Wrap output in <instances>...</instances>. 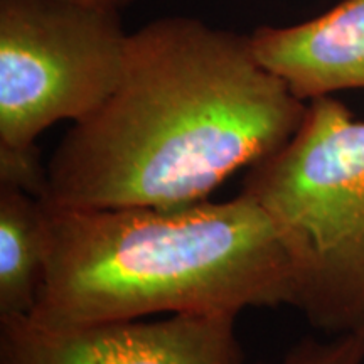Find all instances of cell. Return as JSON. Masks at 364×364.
<instances>
[{"mask_svg":"<svg viewBox=\"0 0 364 364\" xmlns=\"http://www.w3.org/2000/svg\"><path fill=\"white\" fill-rule=\"evenodd\" d=\"M306 112L248 36L162 17L130 34L115 91L59 142L43 199L76 209L206 201L284 147Z\"/></svg>","mask_w":364,"mask_h":364,"instance_id":"obj_1","label":"cell"},{"mask_svg":"<svg viewBox=\"0 0 364 364\" xmlns=\"http://www.w3.org/2000/svg\"><path fill=\"white\" fill-rule=\"evenodd\" d=\"M46 203V201H44ZM51 252L31 321L75 327L152 314L238 316L297 304L277 228L252 196L103 209L46 203Z\"/></svg>","mask_w":364,"mask_h":364,"instance_id":"obj_2","label":"cell"},{"mask_svg":"<svg viewBox=\"0 0 364 364\" xmlns=\"http://www.w3.org/2000/svg\"><path fill=\"white\" fill-rule=\"evenodd\" d=\"M243 191L289 253L295 307L329 334L364 329V120L334 97L307 103L280 150L250 167Z\"/></svg>","mask_w":364,"mask_h":364,"instance_id":"obj_3","label":"cell"},{"mask_svg":"<svg viewBox=\"0 0 364 364\" xmlns=\"http://www.w3.org/2000/svg\"><path fill=\"white\" fill-rule=\"evenodd\" d=\"M120 12L70 0H0V149L97 112L124 75Z\"/></svg>","mask_w":364,"mask_h":364,"instance_id":"obj_4","label":"cell"},{"mask_svg":"<svg viewBox=\"0 0 364 364\" xmlns=\"http://www.w3.org/2000/svg\"><path fill=\"white\" fill-rule=\"evenodd\" d=\"M236 316L44 327L0 317V364H245Z\"/></svg>","mask_w":364,"mask_h":364,"instance_id":"obj_5","label":"cell"},{"mask_svg":"<svg viewBox=\"0 0 364 364\" xmlns=\"http://www.w3.org/2000/svg\"><path fill=\"white\" fill-rule=\"evenodd\" d=\"M248 39L257 61L302 102L364 90V0L300 24L258 27Z\"/></svg>","mask_w":364,"mask_h":364,"instance_id":"obj_6","label":"cell"},{"mask_svg":"<svg viewBox=\"0 0 364 364\" xmlns=\"http://www.w3.org/2000/svg\"><path fill=\"white\" fill-rule=\"evenodd\" d=\"M49 252L51 225L44 199L0 186V317L33 312Z\"/></svg>","mask_w":364,"mask_h":364,"instance_id":"obj_7","label":"cell"},{"mask_svg":"<svg viewBox=\"0 0 364 364\" xmlns=\"http://www.w3.org/2000/svg\"><path fill=\"white\" fill-rule=\"evenodd\" d=\"M279 364H364V329L329 341H302Z\"/></svg>","mask_w":364,"mask_h":364,"instance_id":"obj_8","label":"cell"},{"mask_svg":"<svg viewBox=\"0 0 364 364\" xmlns=\"http://www.w3.org/2000/svg\"><path fill=\"white\" fill-rule=\"evenodd\" d=\"M70 2L80 4L85 7H93V9H102V11H113L120 12L122 9L134 6L139 0H70Z\"/></svg>","mask_w":364,"mask_h":364,"instance_id":"obj_9","label":"cell"}]
</instances>
